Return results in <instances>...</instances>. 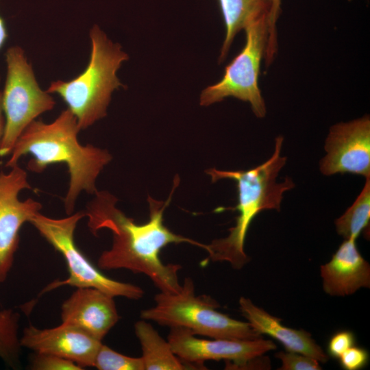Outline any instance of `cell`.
Returning <instances> with one entry per match:
<instances>
[{
  "label": "cell",
  "instance_id": "cell-1",
  "mask_svg": "<svg viewBox=\"0 0 370 370\" xmlns=\"http://www.w3.org/2000/svg\"><path fill=\"white\" fill-rule=\"evenodd\" d=\"M165 201L148 197L149 219L137 223L116 207L117 199L108 191H97L94 199L88 204L85 217L90 232L97 235L101 229L112 232L110 248L99 256L98 267L104 270L127 269L135 273L147 275L161 292L176 293L181 284L178 264H164L160 253L171 243H188L205 249L206 245L171 232L164 224V211L170 203L172 194Z\"/></svg>",
  "mask_w": 370,
  "mask_h": 370
},
{
  "label": "cell",
  "instance_id": "cell-2",
  "mask_svg": "<svg viewBox=\"0 0 370 370\" xmlns=\"http://www.w3.org/2000/svg\"><path fill=\"white\" fill-rule=\"evenodd\" d=\"M80 130L76 117L68 108L51 123L34 120L18 138L5 164L11 168L27 154L32 156L27 169L38 173L51 164H66L70 180L64 204L68 215L73 213L82 191L94 195L97 191V178L112 158L106 149L82 145L77 138Z\"/></svg>",
  "mask_w": 370,
  "mask_h": 370
},
{
  "label": "cell",
  "instance_id": "cell-3",
  "mask_svg": "<svg viewBox=\"0 0 370 370\" xmlns=\"http://www.w3.org/2000/svg\"><path fill=\"white\" fill-rule=\"evenodd\" d=\"M283 140L282 136H278L272 156L256 167L246 171H222L213 168L206 171L213 182L223 179L236 182L237 205L234 208H217L215 212L233 210H237L238 215L235 225L229 230L226 237L206 245L208 256L203 262H227L233 269H241L249 261L244 245L252 221L264 210L280 211L284 193L295 187L289 177L277 182L278 174L286 162V158L281 156Z\"/></svg>",
  "mask_w": 370,
  "mask_h": 370
},
{
  "label": "cell",
  "instance_id": "cell-4",
  "mask_svg": "<svg viewBox=\"0 0 370 370\" xmlns=\"http://www.w3.org/2000/svg\"><path fill=\"white\" fill-rule=\"evenodd\" d=\"M89 36L91 51L85 70L68 82H52L47 90L62 98L76 117L80 130L106 116L112 92L125 87L116 72L129 59L121 46L110 40L97 25L90 29Z\"/></svg>",
  "mask_w": 370,
  "mask_h": 370
},
{
  "label": "cell",
  "instance_id": "cell-5",
  "mask_svg": "<svg viewBox=\"0 0 370 370\" xmlns=\"http://www.w3.org/2000/svg\"><path fill=\"white\" fill-rule=\"evenodd\" d=\"M153 307L140 317L170 328H183L211 338L254 340L262 338L248 323L217 310L219 303L208 295H197L191 278H186L176 293L160 291Z\"/></svg>",
  "mask_w": 370,
  "mask_h": 370
},
{
  "label": "cell",
  "instance_id": "cell-6",
  "mask_svg": "<svg viewBox=\"0 0 370 370\" xmlns=\"http://www.w3.org/2000/svg\"><path fill=\"white\" fill-rule=\"evenodd\" d=\"M84 217L80 211L67 217L53 219L40 212L29 223L64 258L69 277L63 280H55L47 285L40 294L45 293L62 286L76 288H94L112 297H123L138 299L144 291L138 286L117 281L103 275L84 255L75 241V231L77 223Z\"/></svg>",
  "mask_w": 370,
  "mask_h": 370
},
{
  "label": "cell",
  "instance_id": "cell-7",
  "mask_svg": "<svg viewBox=\"0 0 370 370\" xmlns=\"http://www.w3.org/2000/svg\"><path fill=\"white\" fill-rule=\"evenodd\" d=\"M5 61L7 74L1 92L5 127L0 144V157L10 155L23 130L56 105L50 93L40 88L32 66L21 47H10L5 53Z\"/></svg>",
  "mask_w": 370,
  "mask_h": 370
},
{
  "label": "cell",
  "instance_id": "cell-8",
  "mask_svg": "<svg viewBox=\"0 0 370 370\" xmlns=\"http://www.w3.org/2000/svg\"><path fill=\"white\" fill-rule=\"evenodd\" d=\"M268 12L250 22L244 29L245 43L241 52L227 64L223 77L201 91L199 103L208 106L234 97L248 102L258 118L265 116V102L258 77L264 60L268 36Z\"/></svg>",
  "mask_w": 370,
  "mask_h": 370
},
{
  "label": "cell",
  "instance_id": "cell-9",
  "mask_svg": "<svg viewBox=\"0 0 370 370\" xmlns=\"http://www.w3.org/2000/svg\"><path fill=\"white\" fill-rule=\"evenodd\" d=\"M30 188L26 171L18 164L8 173H0V283L6 280L12 269L22 225L42 208L33 199H18L22 190Z\"/></svg>",
  "mask_w": 370,
  "mask_h": 370
},
{
  "label": "cell",
  "instance_id": "cell-10",
  "mask_svg": "<svg viewBox=\"0 0 370 370\" xmlns=\"http://www.w3.org/2000/svg\"><path fill=\"white\" fill-rule=\"evenodd\" d=\"M167 341L178 358L197 369H204V362L206 360H221L225 362V369H231L276 349L272 341L262 338L254 340L204 339L183 328H170Z\"/></svg>",
  "mask_w": 370,
  "mask_h": 370
},
{
  "label": "cell",
  "instance_id": "cell-11",
  "mask_svg": "<svg viewBox=\"0 0 370 370\" xmlns=\"http://www.w3.org/2000/svg\"><path fill=\"white\" fill-rule=\"evenodd\" d=\"M319 164L325 175L349 173L370 175V119L368 115L332 125Z\"/></svg>",
  "mask_w": 370,
  "mask_h": 370
},
{
  "label": "cell",
  "instance_id": "cell-12",
  "mask_svg": "<svg viewBox=\"0 0 370 370\" xmlns=\"http://www.w3.org/2000/svg\"><path fill=\"white\" fill-rule=\"evenodd\" d=\"M22 347L38 354H47L70 360L82 369L94 366L101 341L83 330L62 323L51 328L33 325L25 328L20 337Z\"/></svg>",
  "mask_w": 370,
  "mask_h": 370
},
{
  "label": "cell",
  "instance_id": "cell-13",
  "mask_svg": "<svg viewBox=\"0 0 370 370\" xmlns=\"http://www.w3.org/2000/svg\"><path fill=\"white\" fill-rule=\"evenodd\" d=\"M119 319L114 297L94 288H77L61 306L62 323L100 341Z\"/></svg>",
  "mask_w": 370,
  "mask_h": 370
},
{
  "label": "cell",
  "instance_id": "cell-14",
  "mask_svg": "<svg viewBox=\"0 0 370 370\" xmlns=\"http://www.w3.org/2000/svg\"><path fill=\"white\" fill-rule=\"evenodd\" d=\"M356 241L345 239L331 260L321 266L323 289L331 296H347L370 287V265L360 254Z\"/></svg>",
  "mask_w": 370,
  "mask_h": 370
},
{
  "label": "cell",
  "instance_id": "cell-15",
  "mask_svg": "<svg viewBox=\"0 0 370 370\" xmlns=\"http://www.w3.org/2000/svg\"><path fill=\"white\" fill-rule=\"evenodd\" d=\"M239 308L247 322L258 334H267L280 341L287 352H293L312 357L319 362H326L328 355L304 330L284 326L281 319L272 316L256 306L249 299L241 297Z\"/></svg>",
  "mask_w": 370,
  "mask_h": 370
},
{
  "label": "cell",
  "instance_id": "cell-16",
  "mask_svg": "<svg viewBox=\"0 0 370 370\" xmlns=\"http://www.w3.org/2000/svg\"><path fill=\"white\" fill-rule=\"evenodd\" d=\"M134 331L142 349L144 370L197 369L178 358L169 341L146 320L136 322Z\"/></svg>",
  "mask_w": 370,
  "mask_h": 370
},
{
  "label": "cell",
  "instance_id": "cell-17",
  "mask_svg": "<svg viewBox=\"0 0 370 370\" xmlns=\"http://www.w3.org/2000/svg\"><path fill=\"white\" fill-rule=\"evenodd\" d=\"M221 10L225 35L219 57L223 62L236 35L252 21L264 13L269 14V0H218Z\"/></svg>",
  "mask_w": 370,
  "mask_h": 370
},
{
  "label": "cell",
  "instance_id": "cell-18",
  "mask_svg": "<svg viewBox=\"0 0 370 370\" xmlns=\"http://www.w3.org/2000/svg\"><path fill=\"white\" fill-rule=\"evenodd\" d=\"M370 220V175L353 204L335 220L337 233L345 239H355L366 230Z\"/></svg>",
  "mask_w": 370,
  "mask_h": 370
},
{
  "label": "cell",
  "instance_id": "cell-19",
  "mask_svg": "<svg viewBox=\"0 0 370 370\" xmlns=\"http://www.w3.org/2000/svg\"><path fill=\"white\" fill-rule=\"evenodd\" d=\"M20 315L12 309L0 310V358L10 367L19 363L21 345L18 337Z\"/></svg>",
  "mask_w": 370,
  "mask_h": 370
},
{
  "label": "cell",
  "instance_id": "cell-20",
  "mask_svg": "<svg viewBox=\"0 0 370 370\" xmlns=\"http://www.w3.org/2000/svg\"><path fill=\"white\" fill-rule=\"evenodd\" d=\"M93 367L99 370H144L141 356L120 354L103 343L97 351Z\"/></svg>",
  "mask_w": 370,
  "mask_h": 370
},
{
  "label": "cell",
  "instance_id": "cell-21",
  "mask_svg": "<svg viewBox=\"0 0 370 370\" xmlns=\"http://www.w3.org/2000/svg\"><path fill=\"white\" fill-rule=\"evenodd\" d=\"M270 8L268 14V36L264 56L266 66L273 61L278 49L276 23L281 14V0H269Z\"/></svg>",
  "mask_w": 370,
  "mask_h": 370
},
{
  "label": "cell",
  "instance_id": "cell-22",
  "mask_svg": "<svg viewBox=\"0 0 370 370\" xmlns=\"http://www.w3.org/2000/svg\"><path fill=\"white\" fill-rule=\"evenodd\" d=\"M275 357L282 361L280 370H320L319 362L304 354L293 352H279Z\"/></svg>",
  "mask_w": 370,
  "mask_h": 370
},
{
  "label": "cell",
  "instance_id": "cell-23",
  "mask_svg": "<svg viewBox=\"0 0 370 370\" xmlns=\"http://www.w3.org/2000/svg\"><path fill=\"white\" fill-rule=\"evenodd\" d=\"M30 369L34 370H81L74 362L52 354L35 353Z\"/></svg>",
  "mask_w": 370,
  "mask_h": 370
},
{
  "label": "cell",
  "instance_id": "cell-24",
  "mask_svg": "<svg viewBox=\"0 0 370 370\" xmlns=\"http://www.w3.org/2000/svg\"><path fill=\"white\" fill-rule=\"evenodd\" d=\"M341 365L347 370H358L367 365L369 354L367 350L352 347L344 352L338 358Z\"/></svg>",
  "mask_w": 370,
  "mask_h": 370
},
{
  "label": "cell",
  "instance_id": "cell-25",
  "mask_svg": "<svg viewBox=\"0 0 370 370\" xmlns=\"http://www.w3.org/2000/svg\"><path fill=\"white\" fill-rule=\"evenodd\" d=\"M354 334L347 330L340 331L334 334L330 338L328 352L330 356L338 358L347 349L354 345Z\"/></svg>",
  "mask_w": 370,
  "mask_h": 370
},
{
  "label": "cell",
  "instance_id": "cell-26",
  "mask_svg": "<svg viewBox=\"0 0 370 370\" xmlns=\"http://www.w3.org/2000/svg\"><path fill=\"white\" fill-rule=\"evenodd\" d=\"M8 38L7 29L3 18L0 16V49L4 45Z\"/></svg>",
  "mask_w": 370,
  "mask_h": 370
},
{
  "label": "cell",
  "instance_id": "cell-27",
  "mask_svg": "<svg viewBox=\"0 0 370 370\" xmlns=\"http://www.w3.org/2000/svg\"><path fill=\"white\" fill-rule=\"evenodd\" d=\"M5 127V116L1 104V91H0V144L3 138Z\"/></svg>",
  "mask_w": 370,
  "mask_h": 370
},
{
  "label": "cell",
  "instance_id": "cell-28",
  "mask_svg": "<svg viewBox=\"0 0 370 370\" xmlns=\"http://www.w3.org/2000/svg\"><path fill=\"white\" fill-rule=\"evenodd\" d=\"M348 1H352V0H348Z\"/></svg>",
  "mask_w": 370,
  "mask_h": 370
}]
</instances>
